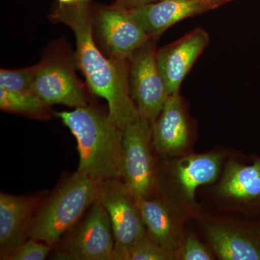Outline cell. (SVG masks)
I'll use <instances>...</instances> for the list:
<instances>
[{
    "instance_id": "6da1fadb",
    "label": "cell",
    "mask_w": 260,
    "mask_h": 260,
    "mask_svg": "<svg viewBox=\"0 0 260 260\" xmlns=\"http://www.w3.org/2000/svg\"><path fill=\"white\" fill-rule=\"evenodd\" d=\"M51 20L68 25L74 32L76 64L90 90L107 101L110 120L121 129L138 120L140 114L130 93L129 60L107 58L99 50L94 42L95 16L86 3L59 4Z\"/></svg>"
},
{
    "instance_id": "7a4b0ae2",
    "label": "cell",
    "mask_w": 260,
    "mask_h": 260,
    "mask_svg": "<svg viewBox=\"0 0 260 260\" xmlns=\"http://www.w3.org/2000/svg\"><path fill=\"white\" fill-rule=\"evenodd\" d=\"M77 141L78 171L97 182L120 178L123 129L93 108H75L56 112Z\"/></svg>"
},
{
    "instance_id": "3957f363",
    "label": "cell",
    "mask_w": 260,
    "mask_h": 260,
    "mask_svg": "<svg viewBox=\"0 0 260 260\" xmlns=\"http://www.w3.org/2000/svg\"><path fill=\"white\" fill-rule=\"evenodd\" d=\"M99 183L77 171L42 205L34 216L29 238L57 244L98 198Z\"/></svg>"
},
{
    "instance_id": "277c9868",
    "label": "cell",
    "mask_w": 260,
    "mask_h": 260,
    "mask_svg": "<svg viewBox=\"0 0 260 260\" xmlns=\"http://www.w3.org/2000/svg\"><path fill=\"white\" fill-rule=\"evenodd\" d=\"M152 124L141 117L123 129L120 179L135 199L150 198L157 184Z\"/></svg>"
},
{
    "instance_id": "5b68a950",
    "label": "cell",
    "mask_w": 260,
    "mask_h": 260,
    "mask_svg": "<svg viewBox=\"0 0 260 260\" xmlns=\"http://www.w3.org/2000/svg\"><path fill=\"white\" fill-rule=\"evenodd\" d=\"M97 200L107 210L112 223L113 259L126 260L130 249L147 234L137 200L120 178L99 183Z\"/></svg>"
},
{
    "instance_id": "8992f818",
    "label": "cell",
    "mask_w": 260,
    "mask_h": 260,
    "mask_svg": "<svg viewBox=\"0 0 260 260\" xmlns=\"http://www.w3.org/2000/svg\"><path fill=\"white\" fill-rule=\"evenodd\" d=\"M155 39H150L129 59L130 93L141 117L153 124L170 94L156 61Z\"/></svg>"
},
{
    "instance_id": "52a82bcc",
    "label": "cell",
    "mask_w": 260,
    "mask_h": 260,
    "mask_svg": "<svg viewBox=\"0 0 260 260\" xmlns=\"http://www.w3.org/2000/svg\"><path fill=\"white\" fill-rule=\"evenodd\" d=\"M114 239L107 210L99 200L54 256L58 259H113Z\"/></svg>"
},
{
    "instance_id": "ba28073f",
    "label": "cell",
    "mask_w": 260,
    "mask_h": 260,
    "mask_svg": "<svg viewBox=\"0 0 260 260\" xmlns=\"http://www.w3.org/2000/svg\"><path fill=\"white\" fill-rule=\"evenodd\" d=\"M37 64L32 91L47 105L88 106L83 84L77 78L73 62L68 56L51 53Z\"/></svg>"
},
{
    "instance_id": "9c48e42d",
    "label": "cell",
    "mask_w": 260,
    "mask_h": 260,
    "mask_svg": "<svg viewBox=\"0 0 260 260\" xmlns=\"http://www.w3.org/2000/svg\"><path fill=\"white\" fill-rule=\"evenodd\" d=\"M101 40L112 57L129 60L150 39L129 10L117 5L102 8L95 16Z\"/></svg>"
},
{
    "instance_id": "30bf717a",
    "label": "cell",
    "mask_w": 260,
    "mask_h": 260,
    "mask_svg": "<svg viewBox=\"0 0 260 260\" xmlns=\"http://www.w3.org/2000/svg\"><path fill=\"white\" fill-rule=\"evenodd\" d=\"M209 43L208 32L196 28L157 50V64L170 95L179 93L184 78Z\"/></svg>"
},
{
    "instance_id": "8fae6325",
    "label": "cell",
    "mask_w": 260,
    "mask_h": 260,
    "mask_svg": "<svg viewBox=\"0 0 260 260\" xmlns=\"http://www.w3.org/2000/svg\"><path fill=\"white\" fill-rule=\"evenodd\" d=\"M190 126L185 104L180 94L169 95L152 124L153 148L162 155H179L187 148Z\"/></svg>"
},
{
    "instance_id": "7c38bea8",
    "label": "cell",
    "mask_w": 260,
    "mask_h": 260,
    "mask_svg": "<svg viewBox=\"0 0 260 260\" xmlns=\"http://www.w3.org/2000/svg\"><path fill=\"white\" fill-rule=\"evenodd\" d=\"M37 210V200L34 198L1 192V259L28 239L30 226Z\"/></svg>"
},
{
    "instance_id": "4fadbf2b",
    "label": "cell",
    "mask_w": 260,
    "mask_h": 260,
    "mask_svg": "<svg viewBox=\"0 0 260 260\" xmlns=\"http://www.w3.org/2000/svg\"><path fill=\"white\" fill-rule=\"evenodd\" d=\"M211 10L200 0H160L129 12L149 38L155 39L181 20Z\"/></svg>"
},
{
    "instance_id": "5bb4252c",
    "label": "cell",
    "mask_w": 260,
    "mask_h": 260,
    "mask_svg": "<svg viewBox=\"0 0 260 260\" xmlns=\"http://www.w3.org/2000/svg\"><path fill=\"white\" fill-rule=\"evenodd\" d=\"M222 160L223 155L211 153L187 155L176 162L174 178L186 201L194 203L197 189L216 180Z\"/></svg>"
},
{
    "instance_id": "9a60e30c",
    "label": "cell",
    "mask_w": 260,
    "mask_h": 260,
    "mask_svg": "<svg viewBox=\"0 0 260 260\" xmlns=\"http://www.w3.org/2000/svg\"><path fill=\"white\" fill-rule=\"evenodd\" d=\"M147 234L155 242L170 250L177 251L180 246L177 226L172 212L160 200H137Z\"/></svg>"
},
{
    "instance_id": "2e32d148",
    "label": "cell",
    "mask_w": 260,
    "mask_h": 260,
    "mask_svg": "<svg viewBox=\"0 0 260 260\" xmlns=\"http://www.w3.org/2000/svg\"><path fill=\"white\" fill-rule=\"evenodd\" d=\"M220 194L238 201L260 198V161L243 165L232 161L227 164L219 185Z\"/></svg>"
},
{
    "instance_id": "e0dca14e",
    "label": "cell",
    "mask_w": 260,
    "mask_h": 260,
    "mask_svg": "<svg viewBox=\"0 0 260 260\" xmlns=\"http://www.w3.org/2000/svg\"><path fill=\"white\" fill-rule=\"evenodd\" d=\"M207 237L213 250L223 260H260V246L233 229L210 225Z\"/></svg>"
},
{
    "instance_id": "ac0fdd59",
    "label": "cell",
    "mask_w": 260,
    "mask_h": 260,
    "mask_svg": "<svg viewBox=\"0 0 260 260\" xmlns=\"http://www.w3.org/2000/svg\"><path fill=\"white\" fill-rule=\"evenodd\" d=\"M49 107L32 90L0 89V109L4 112L45 117L49 114Z\"/></svg>"
},
{
    "instance_id": "d6986e66",
    "label": "cell",
    "mask_w": 260,
    "mask_h": 260,
    "mask_svg": "<svg viewBox=\"0 0 260 260\" xmlns=\"http://www.w3.org/2000/svg\"><path fill=\"white\" fill-rule=\"evenodd\" d=\"M177 259V252L155 242L145 234L128 252L126 260H172Z\"/></svg>"
},
{
    "instance_id": "ffe728a7",
    "label": "cell",
    "mask_w": 260,
    "mask_h": 260,
    "mask_svg": "<svg viewBox=\"0 0 260 260\" xmlns=\"http://www.w3.org/2000/svg\"><path fill=\"white\" fill-rule=\"evenodd\" d=\"M38 64L18 70H0V89L16 91L32 90Z\"/></svg>"
},
{
    "instance_id": "44dd1931",
    "label": "cell",
    "mask_w": 260,
    "mask_h": 260,
    "mask_svg": "<svg viewBox=\"0 0 260 260\" xmlns=\"http://www.w3.org/2000/svg\"><path fill=\"white\" fill-rule=\"evenodd\" d=\"M51 246L37 239L29 238L3 259L44 260L50 253Z\"/></svg>"
},
{
    "instance_id": "7402d4cb",
    "label": "cell",
    "mask_w": 260,
    "mask_h": 260,
    "mask_svg": "<svg viewBox=\"0 0 260 260\" xmlns=\"http://www.w3.org/2000/svg\"><path fill=\"white\" fill-rule=\"evenodd\" d=\"M177 259L181 260H211L213 255L194 235L186 238L177 251Z\"/></svg>"
},
{
    "instance_id": "603a6c76",
    "label": "cell",
    "mask_w": 260,
    "mask_h": 260,
    "mask_svg": "<svg viewBox=\"0 0 260 260\" xmlns=\"http://www.w3.org/2000/svg\"><path fill=\"white\" fill-rule=\"evenodd\" d=\"M160 0H116V5L124 8V9L130 10L138 7L143 6L152 3H157Z\"/></svg>"
},
{
    "instance_id": "cb8c5ba5",
    "label": "cell",
    "mask_w": 260,
    "mask_h": 260,
    "mask_svg": "<svg viewBox=\"0 0 260 260\" xmlns=\"http://www.w3.org/2000/svg\"><path fill=\"white\" fill-rule=\"evenodd\" d=\"M200 1L203 2L205 4L209 5L213 9H215V8H218L220 5L232 1V0H200Z\"/></svg>"
},
{
    "instance_id": "d4e9b609",
    "label": "cell",
    "mask_w": 260,
    "mask_h": 260,
    "mask_svg": "<svg viewBox=\"0 0 260 260\" xmlns=\"http://www.w3.org/2000/svg\"><path fill=\"white\" fill-rule=\"evenodd\" d=\"M59 5H71L76 3V0H58Z\"/></svg>"
},
{
    "instance_id": "484cf974",
    "label": "cell",
    "mask_w": 260,
    "mask_h": 260,
    "mask_svg": "<svg viewBox=\"0 0 260 260\" xmlns=\"http://www.w3.org/2000/svg\"><path fill=\"white\" fill-rule=\"evenodd\" d=\"M88 0H76V3H87Z\"/></svg>"
}]
</instances>
